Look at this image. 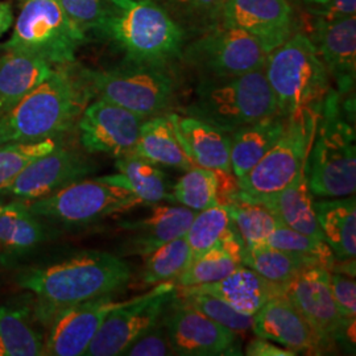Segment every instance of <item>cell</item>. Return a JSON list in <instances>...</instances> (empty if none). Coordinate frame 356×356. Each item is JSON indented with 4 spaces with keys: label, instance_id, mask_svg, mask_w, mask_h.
Returning <instances> with one entry per match:
<instances>
[{
    "label": "cell",
    "instance_id": "6da1fadb",
    "mask_svg": "<svg viewBox=\"0 0 356 356\" xmlns=\"http://www.w3.org/2000/svg\"><path fill=\"white\" fill-rule=\"evenodd\" d=\"M132 277L126 260L103 251H85L47 267L29 268L17 275V285L36 297L40 322L69 306L122 291Z\"/></svg>",
    "mask_w": 356,
    "mask_h": 356
},
{
    "label": "cell",
    "instance_id": "7a4b0ae2",
    "mask_svg": "<svg viewBox=\"0 0 356 356\" xmlns=\"http://www.w3.org/2000/svg\"><path fill=\"white\" fill-rule=\"evenodd\" d=\"M90 90L81 74L64 66L10 111L0 115V144L57 139L74 127L89 102Z\"/></svg>",
    "mask_w": 356,
    "mask_h": 356
},
{
    "label": "cell",
    "instance_id": "3957f363",
    "mask_svg": "<svg viewBox=\"0 0 356 356\" xmlns=\"http://www.w3.org/2000/svg\"><path fill=\"white\" fill-rule=\"evenodd\" d=\"M97 33L127 64L169 65L181 58L186 35L157 0H107Z\"/></svg>",
    "mask_w": 356,
    "mask_h": 356
},
{
    "label": "cell",
    "instance_id": "277c9868",
    "mask_svg": "<svg viewBox=\"0 0 356 356\" xmlns=\"http://www.w3.org/2000/svg\"><path fill=\"white\" fill-rule=\"evenodd\" d=\"M279 114L321 113L331 92L330 76L310 38L297 33L268 54L264 65Z\"/></svg>",
    "mask_w": 356,
    "mask_h": 356
},
{
    "label": "cell",
    "instance_id": "5b68a950",
    "mask_svg": "<svg viewBox=\"0 0 356 356\" xmlns=\"http://www.w3.org/2000/svg\"><path fill=\"white\" fill-rule=\"evenodd\" d=\"M186 114L231 134L279 114L264 67L235 76H202Z\"/></svg>",
    "mask_w": 356,
    "mask_h": 356
},
{
    "label": "cell",
    "instance_id": "8992f818",
    "mask_svg": "<svg viewBox=\"0 0 356 356\" xmlns=\"http://www.w3.org/2000/svg\"><path fill=\"white\" fill-rule=\"evenodd\" d=\"M306 175L313 195L337 198L355 194V131L342 116L341 95L335 90L322 104Z\"/></svg>",
    "mask_w": 356,
    "mask_h": 356
},
{
    "label": "cell",
    "instance_id": "52a82bcc",
    "mask_svg": "<svg viewBox=\"0 0 356 356\" xmlns=\"http://www.w3.org/2000/svg\"><path fill=\"white\" fill-rule=\"evenodd\" d=\"M91 95L149 119L166 114L177 94L169 65L126 64L110 70L79 72Z\"/></svg>",
    "mask_w": 356,
    "mask_h": 356
},
{
    "label": "cell",
    "instance_id": "ba28073f",
    "mask_svg": "<svg viewBox=\"0 0 356 356\" xmlns=\"http://www.w3.org/2000/svg\"><path fill=\"white\" fill-rule=\"evenodd\" d=\"M86 36L66 16L58 0H26L13 22L6 51H26L49 64L64 66L76 60Z\"/></svg>",
    "mask_w": 356,
    "mask_h": 356
},
{
    "label": "cell",
    "instance_id": "9c48e42d",
    "mask_svg": "<svg viewBox=\"0 0 356 356\" xmlns=\"http://www.w3.org/2000/svg\"><path fill=\"white\" fill-rule=\"evenodd\" d=\"M321 113L286 118V126L276 144L243 177L238 178L236 197L260 198L291 185L305 169Z\"/></svg>",
    "mask_w": 356,
    "mask_h": 356
},
{
    "label": "cell",
    "instance_id": "30bf717a",
    "mask_svg": "<svg viewBox=\"0 0 356 356\" xmlns=\"http://www.w3.org/2000/svg\"><path fill=\"white\" fill-rule=\"evenodd\" d=\"M26 204L40 219L72 227L91 225L143 204L132 193L101 178L79 179Z\"/></svg>",
    "mask_w": 356,
    "mask_h": 356
},
{
    "label": "cell",
    "instance_id": "8fae6325",
    "mask_svg": "<svg viewBox=\"0 0 356 356\" xmlns=\"http://www.w3.org/2000/svg\"><path fill=\"white\" fill-rule=\"evenodd\" d=\"M267 57L256 38L220 23L185 44L181 60L204 76H235L263 69Z\"/></svg>",
    "mask_w": 356,
    "mask_h": 356
},
{
    "label": "cell",
    "instance_id": "7c38bea8",
    "mask_svg": "<svg viewBox=\"0 0 356 356\" xmlns=\"http://www.w3.org/2000/svg\"><path fill=\"white\" fill-rule=\"evenodd\" d=\"M175 294L176 285L169 281L154 285L139 297L126 300L104 319L85 355H124L131 344L161 321Z\"/></svg>",
    "mask_w": 356,
    "mask_h": 356
},
{
    "label": "cell",
    "instance_id": "4fadbf2b",
    "mask_svg": "<svg viewBox=\"0 0 356 356\" xmlns=\"http://www.w3.org/2000/svg\"><path fill=\"white\" fill-rule=\"evenodd\" d=\"M282 294L298 309L329 350L346 338L355 343V323L347 322L338 312L329 269L305 268L282 286Z\"/></svg>",
    "mask_w": 356,
    "mask_h": 356
},
{
    "label": "cell",
    "instance_id": "5bb4252c",
    "mask_svg": "<svg viewBox=\"0 0 356 356\" xmlns=\"http://www.w3.org/2000/svg\"><path fill=\"white\" fill-rule=\"evenodd\" d=\"M144 120L119 104L98 98L79 116V141L88 153H102L116 159L132 154Z\"/></svg>",
    "mask_w": 356,
    "mask_h": 356
},
{
    "label": "cell",
    "instance_id": "9a60e30c",
    "mask_svg": "<svg viewBox=\"0 0 356 356\" xmlns=\"http://www.w3.org/2000/svg\"><path fill=\"white\" fill-rule=\"evenodd\" d=\"M92 170L94 165L82 153L58 144L51 152L28 164L0 197L32 202L83 179Z\"/></svg>",
    "mask_w": 356,
    "mask_h": 356
},
{
    "label": "cell",
    "instance_id": "2e32d148",
    "mask_svg": "<svg viewBox=\"0 0 356 356\" xmlns=\"http://www.w3.org/2000/svg\"><path fill=\"white\" fill-rule=\"evenodd\" d=\"M161 321L176 355H229L236 343L235 332L179 301L176 294Z\"/></svg>",
    "mask_w": 356,
    "mask_h": 356
},
{
    "label": "cell",
    "instance_id": "e0dca14e",
    "mask_svg": "<svg viewBox=\"0 0 356 356\" xmlns=\"http://www.w3.org/2000/svg\"><path fill=\"white\" fill-rule=\"evenodd\" d=\"M123 302L106 296L63 309L48 323L44 355H85L104 319Z\"/></svg>",
    "mask_w": 356,
    "mask_h": 356
},
{
    "label": "cell",
    "instance_id": "ac0fdd59",
    "mask_svg": "<svg viewBox=\"0 0 356 356\" xmlns=\"http://www.w3.org/2000/svg\"><path fill=\"white\" fill-rule=\"evenodd\" d=\"M222 24L247 32L269 54L292 36V7L288 0H226Z\"/></svg>",
    "mask_w": 356,
    "mask_h": 356
},
{
    "label": "cell",
    "instance_id": "d6986e66",
    "mask_svg": "<svg viewBox=\"0 0 356 356\" xmlns=\"http://www.w3.org/2000/svg\"><path fill=\"white\" fill-rule=\"evenodd\" d=\"M256 337L272 341L297 354L319 355L329 350L298 309L281 293L254 316Z\"/></svg>",
    "mask_w": 356,
    "mask_h": 356
},
{
    "label": "cell",
    "instance_id": "ffe728a7",
    "mask_svg": "<svg viewBox=\"0 0 356 356\" xmlns=\"http://www.w3.org/2000/svg\"><path fill=\"white\" fill-rule=\"evenodd\" d=\"M310 40L316 45L329 76L337 82L338 94H348L355 85V16L334 22L318 19Z\"/></svg>",
    "mask_w": 356,
    "mask_h": 356
},
{
    "label": "cell",
    "instance_id": "44dd1931",
    "mask_svg": "<svg viewBox=\"0 0 356 356\" xmlns=\"http://www.w3.org/2000/svg\"><path fill=\"white\" fill-rule=\"evenodd\" d=\"M176 293H206L216 296L243 314L252 316L268 301L282 293V286L264 279L254 269L241 266L226 277L188 288H176Z\"/></svg>",
    "mask_w": 356,
    "mask_h": 356
},
{
    "label": "cell",
    "instance_id": "7402d4cb",
    "mask_svg": "<svg viewBox=\"0 0 356 356\" xmlns=\"http://www.w3.org/2000/svg\"><path fill=\"white\" fill-rule=\"evenodd\" d=\"M194 216L195 211L181 204H156L149 216L123 223V227L131 232L127 242L128 251L144 257L152 254L166 243L184 236Z\"/></svg>",
    "mask_w": 356,
    "mask_h": 356
},
{
    "label": "cell",
    "instance_id": "603a6c76",
    "mask_svg": "<svg viewBox=\"0 0 356 356\" xmlns=\"http://www.w3.org/2000/svg\"><path fill=\"white\" fill-rule=\"evenodd\" d=\"M306 168H307V163H306L305 169L298 175V177L282 191L266 197H260V198H252V200L242 198V200L256 202L267 207L268 210L276 216V219L285 227H289L301 234L325 241L322 231L319 229L316 211H314V200L309 188ZM236 198H241V197H236Z\"/></svg>",
    "mask_w": 356,
    "mask_h": 356
},
{
    "label": "cell",
    "instance_id": "cb8c5ba5",
    "mask_svg": "<svg viewBox=\"0 0 356 356\" xmlns=\"http://www.w3.org/2000/svg\"><path fill=\"white\" fill-rule=\"evenodd\" d=\"M169 115L179 140L195 165L232 173L229 134L189 115L181 116L172 113Z\"/></svg>",
    "mask_w": 356,
    "mask_h": 356
},
{
    "label": "cell",
    "instance_id": "d4e9b609",
    "mask_svg": "<svg viewBox=\"0 0 356 356\" xmlns=\"http://www.w3.org/2000/svg\"><path fill=\"white\" fill-rule=\"evenodd\" d=\"M54 70V65L35 54L6 51L0 58V115L10 111Z\"/></svg>",
    "mask_w": 356,
    "mask_h": 356
},
{
    "label": "cell",
    "instance_id": "484cf974",
    "mask_svg": "<svg viewBox=\"0 0 356 356\" xmlns=\"http://www.w3.org/2000/svg\"><path fill=\"white\" fill-rule=\"evenodd\" d=\"M286 120L282 115H272L229 134V161L235 177L245 176L266 156L282 135Z\"/></svg>",
    "mask_w": 356,
    "mask_h": 356
},
{
    "label": "cell",
    "instance_id": "4316f807",
    "mask_svg": "<svg viewBox=\"0 0 356 356\" xmlns=\"http://www.w3.org/2000/svg\"><path fill=\"white\" fill-rule=\"evenodd\" d=\"M47 239L42 219L32 213L29 204L13 200L0 204V254L15 259L35 251Z\"/></svg>",
    "mask_w": 356,
    "mask_h": 356
},
{
    "label": "cell",
    "instance_id": "83f0119b",
    "mask_svg": "<svg viewBox=\"0 0 356 356\" xmlns=\"http://www.w3.org/2000/svg\"><path fill=\"white\" fill-rule=\"evenodd\" d=\"M314 211L323 239L337 260L355 259V195L314 201Z\"/></svg>",
    "mask_w": 356,
    "mask_h": 356
},
{
    "label": "cell",
    "instance_id": "f1b7e54d",
    "mask_svg": "<svg viewBox=\"0 0 356 356\" xmlns=\"http://www.w3.org/2000/svg\"><path fill=\"white\" fill-rule=\"evenodd\" d=\"M134 154L156 165L189 170L195 164L178 138L169 113L145 119Z\"/></svg>",
    "mask_w": 356,
    "mask_h": 356
},
{
    "label": "cell",
    "instance_id": "f546056e",
    "mask_svg": "<svg viewBox=\"0 0 356 356\" xmlns=\"http://www.w3.org/2000/svg\"><path fill=\"white\" fill-rule=\"evenodd\" d=\"M115 165L116 175L99 178L132 193L141 204L170 202L169 181L156 164L132 153L119 157Z\"/></svg>",
    "mask_w": 356,
    "mask_h": 356
},
{
    "label": "cell",
    "instance_id": "4dcf8cb0",
    "mask_svg": "<svg viewBox=\"0 0 356 356\" xmlns=\"http://www.w3.org/2000/svg\"><path fill=\"white\" fill-rule=\"evenodd\" d=\"M243 244L241 238H235L210 250L194 260L176 280V288L197 286L220 280L236 268L243 266Z\"/></svg>",
    "mask_w": 356,
    "mask_h": 356
},
{
    "label": "cell",
    "instance_id": "1f68e13d",
    "mask_svg": "<svg viewBox=\"0 0 356 356\" xmlns=\"http://www.w3.org/2000/svg\"><path fill=\"white\" fill-rule=\"evenodd\" d=\"M241 238L226 204H216L195 213L185 239L189 245V266L216 245ZM243 242V241H242Z\"/></svg>",
    "mask_w": 356,
    "mask_h": 356
},
{
    "label": "cell",
    "instance_id": "d6a6232c",
    "mask_svg": "<svg viewBox=\"0 0 356 356\" xmlns=\"http://www.w3.org/2000/svg\"><path fill=\"white\" fill-rule=\"evenodd\" d=\"M26 307L0 306V356L44 355L41 334Z\"/></svg>",
    "mask_w": 356,
    "mask_h": 356
},
{
    "label": "cell",
    "instance_id": "836d02e7",
    "mask_svg": "<svg viewBox=\"0 0 356 356\" xmlns=\"http://www.w3.org/2000/svg\"><path fill=\"white\" fill-rule=\"evenodd\" d=\"M226 206L244 248L252 250L266 245L270 234L281 225L276 216L260 204L234 197Z\"/></svg>",
    "mask_w": 356,
    "mask_h": 356
},
{
    "label": "cell",
    "instance_id": "e575fe53",
    "mask_svg": "<svg viewBox=\"0 0 356 356\" xmlns=\"http://www.w3.org/2000/svg\"><path fill=\"white\" fill-rule=\"evenodd\" d=\"M157 3L189 38L222 23L226 0H157Z\"/></svg>",
    "mask_w": 356,
    "mask_h": 356
},
{
    "label": "cell",
    "instance_id": "d590c367",
    "mask_svg": "<svg viewBox=\"0 0 356 356\" xmlns=\"http://www.w3.org/2000/svg\"><path fill=\"white\" fill-rule=\"evenodd\" d=\"M219 176L216 170L193 166L178 179L170 191V202L198 213L218 204Z\"/></svg>",
    "mask_w": 356,
    "mask_h": 356
},
{
    "label": "cell",
    "instance_id": "8d00e7d4",
    "mask_svg": "<svg viewBox=\"0 0 356 356\" xmlns=\"http://www.w3.org/2000/svg\"><path fill=\"white\" fill-rule=\"evenodd\" d=\"M266 245L294 254L305 261L309 267L326 268L331 272L337 263L335 254L325 241L282 225H279L270 234Z\"/></svg>",
    "mask_w": 356,
    "mask_h": 356
},
{
    "label": "cell",
    "instance_id": "74e56055",
    "mask_svg": "<svg viewBox=\"0 0 356 356\" xmlns=\"http://www.w3.org/2000/svg\"><path fill=\"white\" fill-rule=\"evenodd\" d=\"M243 266L254 269L264 279L284 286L293 280L301 270L309 267L305 261L297 256L261 245L257 248H243Z\"/></svg>",
    "mask_w": 356,
    "mask_h": 356
},
{
    "label": "cell",
    "instance_id": "f35d334b",
    "mask_svg": "<svg viewBox=\"0 0 356 356\" xmlns=\"http://www.w3.org/2000/svg\"><path fill=\"white\" fill-rule=\"evenodd\" d=\"M189 245L184 236L173 239L145 256L143 269V281L147 285H159L175 281L189 267Z\"/></svg>",
    "mask_w": 356,
    "mask_h": 356
},
{
    "label": "cell",
    "instance_id": "ab89813d",
    "mask_svg": "<svg viewBox=\"0 0 356 356\" xmlns=\"http://www.w3.org/2000/svg\"><path fill=\"white\" fill-rule=\"evenodd\" d=\"M58 145L56 139L33 143L0 144V194L10 186L28 164Z\"/></svg>",
    "mask_w": 356,
    "mask_h": 356
},
{
    "label": "cell",
    "instance_id": "60d3db41",
    "mask_svg": "<svg viewBox=\"0 0 356 356\" xmlns=\"http://www.w3.org/2000/svg\"><path fill=\"white\" fill-rule=\"evenodd\" d=\"M176 298L193 306L209 318L216 321V323L227 327L235 334H243L252 329V316H247L235 310L232 306L216 296L206 293H176Z\"/></svg>",
    "mask_w": 356,
    "mask_h": 356
},
{
    "label": "cell",
    "instance_id": "b9f144b4",
    "mask_svg": "<svg viewBox=\"0 0 356 356\" xmlns=\"http://www.w3.org/2000/svg\"><path fill=\"white\" fill-rule=\"evenodd\" d=\"M70 22L86 36L102 23L107 0H58Z\"/></svg>",
    "mask_w": 356,
    "mask_h": 356
},
{
    "label": "cell",
    "instance_id": "7bdbcfd3",
    "mask_svg": "<svg viewBox=\"0 0 356 356\" xmlns=\"http://www.w3.org/2000/svg\"><path fill=\"white\" fill-rule=\"evenodd\" d=\"M129 356H168L176 355L170 343L165 326L160 321L153 329L145 332L136 342L131 344L124 353Z\"/></svg>",
    "mask_w": 356,
    "mask_h": 356
},
{
    "label": "cell",
    "instance_id": "ee69618b",
    "mask_svg": "<svg viewBox=\"0 0 356 356\" xmlns=\"http://www.w3.org/2000/svg\"><path fill=\"white\" fill-rule=\"evenodd\" d=\"M330 282L331 292L338 312L347 322L355 323V277L339 272H330Z\"/></svg>",
    "mask_w": 356,
    "mask_h": 356
},
{
    "label": "cell",
    "instance_id": "f6af8a7d",
    "mask_svg": "<svg viewBox=\"0 0 356 356\" xmlns=\"http://www.w3.org/2000/svg\"><path fill=\"white\" fill-rule=\"evenodd\" d=\"M318 13L319 20L334 22L355 16L356 0H329Z\"/></svg>",
    "mask_w": 356,
    "mask_h": 356
},
{
    "label": "cell",
    "instance_id": "bcb514c9",
    "mask_svg": "<svg viewBox=\"0 0 356 356\" xmlns=\"http://www.w3.org/2000/svg\"><path fill=\"white\" fill-rule=\"evenodd\" d=\"M245 355L248 356H296V353L280 347L272 341L257 337L245 347Z\"/></svg>",
    "mask_w": 356,
    "mask_h": 356
},
{
    "label": "cell",
    "instance_id": "7dc6e473",
    "mask_svg": "<svg viewBox=\"0 0 356 356\" xmlns=\"http://www.w3.org/2000/svg\"><path fill=\"white\" fill-rule=\"evenodd\" d=\"M13 7L7 1H0V38L13 26Z\"/></svg>",
    "mask_w": 356,
    "mask_h": 356
},
{
    "label": "cell",
    "instance_id": "c3c4849f",
    "mask_svg": "<svg viewBox=\"0 0 356 356\" xmlns=\"http://www.w3.org/2000/svg\"><path fill=\"white\" fill-rule=\"evenodd\" d=\"M307 3H312V4H326L329 0H305Z\"/></svg>",
    "mask_w": 356,
    "mask_h": 356
},
{
    "label": "cell",
    "instance_id": "681fc988",
    "mask_svg": "<svg viewBox=\"0 0 356 356\" xmlns=\"http://www.w3.org/2000/svg\"><path fill=\"white\" fill-rule=\"evenodd\" d=\"M19 1H20V4H22V3H24V1H26V0H19Z\"/></svg>",
    "mask_w": 356,
    "mask_h": 356
}]
</instances>
